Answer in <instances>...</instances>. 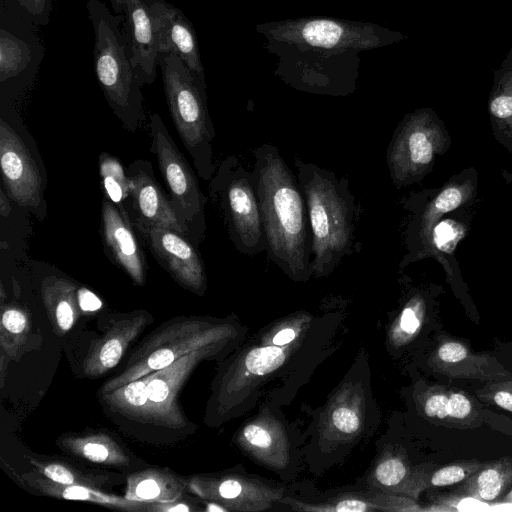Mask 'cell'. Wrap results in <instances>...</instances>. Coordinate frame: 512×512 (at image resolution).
<instances>
[{"label":"cell","mask_w":512,"mask_h":512,"mask_svg":"<svg viewBox=\"0 0 512 512\" xmlns=\"http://www.w3.org/2000/svg\"><path fill=\"white\" fill-rule=\"evenodd\" d=\"M251 152L267 256L291 279L306 281L312 276V235L297 176L276 146L265 143Z\"/></svg>","instance_id":"obj_2"},{"label":"cell","mask_w":512,"mask_h":512,"mask_svg":"<svg viewBox=\"0 0 512 512\" xmlns=\"http://www.w3.org/2000/svg\"><path fill=\"white\" fill-rule=\"evenodd\" d=\"M11 212L9 199L3 189L0 190V213L2 217H8Z\"/></svg>","instance_id":"obj_43"},{"label":"cell","mask_w":512,"mask_h":512,"mask_svg":"<svg viewBox=\"0 0 512 512\" xmlns=\"http://www.w3.org/2000/svg\"><path fill=\"white\" fill-rule=\"evenodd\" d=\"M153 16L159 54L180 57L198 78L205 81L204 67L193 24L180 9L165 0H145Z\"/></svg>","instance_id":"obj_17"},{"label":"cell","mask_w":512,"mask_h":512,"mask_svg":"<svg viewBox=\"0 0 512 512\" xmlns=\"http://www.w3.org/2000/svg\"><path fill=\"white\" fill-rule=\"evenodd\" d=\"M129 215L107 197L102 200L101 232L111 261L122 268L135 285L145 284L147 262Z\"/></svg>","instance_id":"obj_18"},{"label":"cell","mask_w":512,"mask_h":512,"mask_svg":"<svg viewBox=\"0 0 512 512\" xmlns=\"http://www.w3.org/2000/svg\"><path fill=\"white\" fill-rule=\"evenodd\" d=\"M197 510L199 509L188 498V495H185L170 502L148 503L146 512H191Z\"/></svg>","instance_id":"obj_38"},{"label":"cell","mask_w":512,"mask_h":512,"mask_svg":"<svg viewBox=\"0 0 512 512\" xmlns=\"http://www.w3.org/2000/svg\"><path fill=\"white\" fill-rule=\"evenodd\" d=\"M478 191V173L474 167L452 175L441 187L411 195L405 203L411 217L404 231L406 253L399 269L428 258L432 233L445 215L472 205Z\"/></svg>","instance_id":"obj_9"},{"label":"cell","mask_w":512,"mask_h":512,"mask_svg":"<svg viewBox=\"0 0 512 512\" xmlns=\"http://www.w3.org/2000/svg\"><path fill=\"white\" fill-rule=\"evenodd\" d=\"M78 303L82 312H96L102 307L98 296L84 287L78 288Z\"/></svg>","instance_id":"obj_40"},{"label":"cell","mask_w":512,"mask_h":512,"mask_svg":"<svg viewBox=\"0 0 512 512\" xmlns=\"http://www.w3.org/2000/svg\"><path fill=\"white\" fill-rule=\"evenodd\" d=\"M205 510L209 511V512L226 511V508L222 507L219 504H216V503H213V502H208V503H206Z\"/></svg>","instance_id":"obj_44"},{"label":"cell","mask_w":512,"mask_h":512,"mask_svg":"<svg viewBox=\"0 0 512 512\" xmlns=\"http://www.w3.org/2000/svg\"><path fill=\"white\" fill-rule=\"evenodd\" d=\"M283 358V350L278 345L260 347L247 354L245 366L251 373L263 375L278 367Z\"/></svg>","instance_id":"obj_32"},{"label":"cell","mask_w":512,"mask_h":512,"mask_svg":"<svg viewBox=\"0 0 512 512\" xmlns=\"http://www.w3.org/2000/svg\"><path fill=\"white\" fill-rule=\"evenodd\" d=\"M265 47L278 58L274 74L295 90L346 97L357 89L359 53L405 40L382 25L303 17L257 24Z\"/></svg>","instance_id":"obj_1"},{"label":"cell","mask_w":512,"mask_h":512,"mask_svg":"<svg viewBox=\"0 0 512 512\" xmlns=\"http://www.w3.org/2000/svg\"><path fill=\"white\" fill-rule=\"evenodd\" d=\"M157 63L174 126L198 175L210 181L217 167L213 162L215 129L208 111L205 81L174 54H159Z\"/></svg>","instance_id":"obj_5"},{"label":"cell","mask_w":512,"mask_h":512,"mask_svg":"<svg viewBox=\"0 0 512 512\" xmlns=\"http://www.w3.org/2000/svg\"><path fill=\"white\" fill-rule=\"evenodd\" d=\"M365 503L358 500H346L337 504L335 510L337 511H365L367 510Z\"/></svg>","instance_id":"obj_41"},{"label":"cell","mask_w":512,"mask_h":512,"mask_svg":"<svg viewBox=\"0 0 512 512\" xmlns=\"http://www.w3.org/2000/svg\"><path fill=\"white\" fill-rule=\"evenodd\" d=\"M243 435L248 443L256 447L266 448L271 444L269 432L259 425H248L245 427Z\"/></svg>","instance_id":"obj_39"},{"label":"cell","mask_w":512,"mask_h":512,"mask_svg":"<svg viewBox=\"0 0 512 512\" xmlns=\"http://www.w3.org/2000/svg\"><path fill=\"white\" fill-rule=\"evenodd\" d=\"M56 443L68 455L94 465L128 468L134 458L128 448L105 430L63 434Z\"/></svg>","instance_id":"obj_19"},{"label":"cell","mask_w":512,"mask_h":512,"mask_svg":"<svg viewBox=\"0 0 512 512\" xmlns=\"http://www.w3.org/2000/svg\"><path fill=\"white\" fill-rule=\"evenodd\" d=\"M294 166L312 235V276H328L345 257L359 251V205L346 177L299 157H294Z\"/></svg>","instance_id":"obj_3"},{"label":"cell","mask_w":512,"mask_h":512,"mask_svg":"<svg viewBox=\"0 0 512 512\" xmlns=\"http://www.w3.org/2000/svg\"><path fill=\"white\" fill-rule=\"evenodd\" d=\"M186 478L167 468H147L126 478L124 497L144 503H164L188 494Z\"/></svg>","instance_id":"obj_22"},{"label":"cell","mask_w":512,"mask_h":512,"mask_svg":"<svg viewBox=\"0 0 512 512\" xmlns=\"http://www.w3.org/2000/svg\"><path fill=\"white\" fill-rule=\"evenodd\" d=\"M31 60L26 42L5 29L0 30V81L4 82L22 72Z\"/></svg>","instance_id":"obj_29"},{"label":"cell","mask_w":512,"mask_h":512,"mask_svg":"<svg viewBox=\"0 0 512 512\" xmlns=\"http://www.w3.org/2000/svg\"><path fill=\"white\" fill-rule=\"evenodd\" d=\"M211 198L223 213L229 239L245 255L266 252L267 243L252 174L234 155L221 161L209 181Z\"/></svg>","instance_id":"obj_8"},{"label":"cell","mask_w":512,"mask_h":512,"mask_svg":"<svg viewBox=\"0 0 512 512\" xmlns=\"http://www.w3.org/2000/svg\"><path fill=\"white\" fill-rule=\"evenodd\" d=\"M149 127L151 151L157 159L169 200L187 231V237L196 246L205 235L204 206L207 199L199 187L192 167L179 151L158 114L153 113L150 116Z\"/></svg>","instance_id":"obj_10"},{"label":"cell","mask_w":512,"mask_h":512,"mask_svg":"<svg viewBox=\"0 0 512 512\" xmlns=\"http://www.w3.org/2000/svg\"><path fill=\"white\" fill-rule=\"evenodd\" d=\"M295 337V332L291 328L279 331L273 338V344L281 346L291 342Z\"/></svg>","instance_id":"obj_42"},{"label":"cell","mask_w":512,"mask_h":512,"mask_svg":"<svg viewBox=\"0 0 512 512\" xmlns=\"http://www.w3.org/2000/svg\"><path fill=\"white\" fill-rule=\"evenodd\" d=\"M0 165L9 198L42 218V178L36 162L20 136L0 120Z\"/></svg>","instance_id":"obj_12"},{"label":"cell","mask_w":512,"mask_h":512,"mask_svg":"<svg viewBox=\"0 0 512 512\" xmlns=\"http://www.w3.org/2000/svg\"><path fill=\"white\" fill-rule=\"evenodd\" d=\"M152 322V315L145 310L113 316L105 332L90 343L82 365L84 375L98 378L114 368Z\"/></svg>","instance_id":"obj_15"},{"label":"cell","mask_w":512,"mask_h":512,"mask_svg":"<svg viewBox=\"0 0 512 512\" xmlns=\"http://www.w3.org/2000/svg\"><path fill=\"white\" fill-rule=\"evenodd\" d=\"M424 410L432 418L462 420L471 413L472 404L469 398L462 393L438 392L426 399Z\"/></svg>","instance_id":"obj_30"},{"label":"cell","mask_w":512,"mask_h":512,"mask_svg":"<svg viewBox=\"0 0 512 512\" xmlns=\"http://www.w3.org/2000/svg\"><path fill=\"white\" fill-rule=\"evenodd\" d=\"M501 175L504 178L506 183H508V184L512 183V172H510L506 169H501Z\"/></svg>","instance_id":"obj_45"},{"label":"cell","mask_w":512,"mask_h":512,"mask_svg":"<svg viewBox=\"0 0 512 512\" xmlns=\"http://www.w3.org/2000/svg\"><path fill=\"white\" fill-rule=\"evenodd\" d=\"M333 425L343 433H353L359 427L358 415L349 407H338L332 414Z\"/></svg>","instance_id":"obj_36"},{"label":"cell","mask_w":512,"mask_h":512,"mask_svg":"<svg viewBox=\"0 0 512 512\" xmlns=\"http://www.w3.org/2000/svg\"><path fill=\"white\" fill-rule=\"evenodd\" d=\"M464 226L451 219L441 220L434 228L428 258L438 261L446 272L452 286L458 283L460 272L454 251L458 242L464 238Z\"/></svg>","instance_id":"obj_26"},{"label":"cell","mask_w":512,"mask_h":512,"mask_svg":"<svg viewBox=\"0 0 512 512\" xmlns=\"http://www.w3.org/2000/svg\"><path fill=\"white\" fill-rule=\"evenodd\" d=\"M99 174L105 197L124 214L129 215L125 204L129 200L130 181L121 162L113 155L106 152L101 153L99 156Z\"/></svg>","instance_id":"obj_27"},{"label":"cell","mask_w":512,"mask_h":512,"mask_svg":"<svg viewBox=\"0 0 512 512\" xmlns=\"http://www.w3.org/2000/svg\"><path fill=\"white\" fill-rule=\"evenodd\" d=\"M479 396L512 412V381L493 383L478 392Z\"/></svg>","instance_id":"obj_33"},{"label":"cell","mask_w":512,"mask_h":512,"mask_svg":"<svg viewBox=\"0 0 512 512\" xmlns=\"http://www.w3.org/2000/svg\"><path fill=\"white\" fill-rule=\"evenodd\" d=\"M406 468L397 458H390L382 462L376 469L377 480L385 486L398 484L405 476Z\"/></svg>","instance_id":"obj_35"},{"label":"cell","mask_w":512,"mask_h":512,"mask_svg":"<svg viewBox=\"0 0 512 512\" xmlns=\"http://www.w3.org/2000/svg\"><path fill=\"white\" fill-rule=\"evenodd\" d=\"M133 226L157 262L180 286L198 295L205 292L204 264L188 237L174 229Z\"/></svg>","instance_id":"obj_11"},{"label":"cell","mask_w":512,"mask_h":512,"mask_svg":"<svg viewBox=\"0 0 512 512\" xmlns=\"http://www.w3.org/2000/svg\"><path fill=\"white\" fill-rule=\"evenodd\" d=\"M94 30V71L103 94L125 128L135 131L144 119V85L131 61L123 33V17L113 15L100 0H88Z\"/></svg>","instance_id":"obj_4"},{"label":"cell","mask_w":512,"mask_h":512,"mask_svg":"<svg viewBox=\"0 0 512 512\" xmlns=\"http://www.w3.org/2000/svg\"><path fill=\"white\" fill-rule=\"evenodd\" d=\"M487 110L494 138L512 154V46L493 71Z\"/></svg>","instance_id":"obj_23"},{"label":"cell","mask_w":512,"mask_h":512,"mask_svg":"<svg viewBox=\"0 0 512 512\" xmlns=\"http://www.w3.org/2000/svg\"><path fill=\"white\" fill-rule=\"evenodd\" d=\"M512 479V471L502 464H494L481 470L473 481L472 488L483 500L499 497Z\"/></svg>","instance_id":"obj_31"},{"label":"cell","mask_w":512,"mask_h":512,"mask_svg":"<svg viewBox=\"0 0 512 512\" xmlns=\"http://www.w3.org/2000/svg\"><path fill=\"white\" fill-rule=\"evenodd\" d=\"M223 328L200 317L172 318L147 337L131 352L121 373L107 380L100 393L111 392L151 372L169 366L197 350L210 349L224 336Z\"/></svg>","instance_id":"obj_6"},{"label":"cell","mask_w":512,"mask_h":512,"mask_svg":"<svg viewBox=\"0 0 512 512\" xmlns=\"http://www.w3.org/2000/svg\"><path fill=\"white\" fill-rule=\"evenodd\" d=\"M434 362L437 369L451 377L478 379H504L510 374L487 355H475L458 341H445L436 350Z\"/></svg>","instance_id":"obj_21"},{"label":"cell","mask_w":512,"mask_h":512,"mask_svg":"<svg viewBox=\"0 0 512 512\" xmlns=\"http://www.w3.org/2000/svg\"><path fill=\"white\" fill-rule=\"evenodd\" d=\"M27 459L34 470L62 484L82 485L104 490L123 480L120 474L91 469L87 466L73 464L65 460L37 457H27Z\"/></svg>","instance_id":"obj_24"},{"label":"cell","mask_w":512,"mask_h":512,"mask_svg":"<svg viewBox=\"0 0 512 512\" xmlns=\"http://www.w3.org/2000/svg\"><path fill=\"white\" fill-rule=\"evenodd\" d=\"M20 479L30 488L43 495L58 499L93 502L108 508L130 512H146L147 504L132 501L124 496L111 494L102 489L82 485H68L55 482L36 470L23 473Z\"/></svg>","instance_id":"obj_20"},{"label":"cell","mask_w":512,"mask_h":512,"mask_svg":"<svg viewBox=\"0 0 512 512\" xmlns=\"http://www.w3.org/2000/svg\"><path fill=\"white\" fill-rule=\"evenodd\" d=\"M115 14L123 17L125 35L133 67L143 84L156 77L158 50L152 13L145 0H109Z\"/></svg>","instance_id":"obj_16"},{"label":"cell","mask_w":512,"mask_h":512,"mask_svg":"<svg viewBox=\"0 0 512 512\" xmlns=\"http://www.w3.org/2000/svg\"><path fill=\"white\" fill-rule=\"evenodd\" d=\"M476 469L472 465H449L437 470L431 477V484L436 487H444L456 484L466 479Z\"/></svg>","instance_id":"obj_34"},{"label":"cell","mask_w":512,"mask_h":512,"mask_svg":"<svg viewBox=\"0 0 512 512\" xmlns=\"http://www.w3.org/2000/svg\"><path fill=\"white\" fill-rule=\"evenodd\" d=\"M211 349L189 353L169 366L149 373L146 423L167 428H184L188 423L178 404V394L196 365Z\"/></svg>","instance_id":"obj_13"},{"label":"cell","mask_w":512,"mask_h":512,"mask_svg":"<svg viewBox=\"0 0 512 512\" xmlns=\"http://www.w3.org/2000/svg\"><path fill=\"white\" fill-rule=\"evenodd\" d=\"M29 331V318L21 307L13 304L2 305L0 342L2 352L15 356L24 344Z\"/></svg>","instance_id":"obj_28"},{"label":"cell","mask_w":512,"mask_h":512,"mask_svg":"<svg viewBox=\"0 0 512 512\" xmlns=\"http://www.w3.org/2000/svg\"><path fill=\"white\" fill-rule=\"evenodd\" d=\"M78 286L68 279L47 277L41 285L42 300L49 318L60 334L68 332L76 323L81 311L78 303Z\"/></svg>","instance_id":"obj_25"},{"label":"cell","mask_w":512,"mask_h":512,"mask_svg":"<svg viewBox=\"0 0 512 512\" xmlns=\"http://www.w3.org/2000/svg\"><path fill=\"white\" fill-rule=\"evenodd\" d=\"M450 134L429 107L407 113L396 126L386 150L390 179L397 189L422 181L436 159L451 146Z\"/></svg>","instance_id":"obj_7"},{"label":"cell","mask_w":512,"mask_h":512,"mask_svg":"<svg viewBox=\"0 0 512 512\" xmlns=\"http://www.w3.org/2000/svg\"><path fill=\"white\" fill-rule=\"evenodd\" d=\"M130 181L128 209L133 225L174 229L187 237L169 197L157 182L149 161L138 159L127 168Z\"/></svg>","instance_id":"obj_14"},{"label":"cell","mask_w":512,"mask_h":512,"mask_svg":"<svg viewBox=\"0 0 512 512\" xmlns=\"http://www.w3.org/2000/svg\"><path fill=\"white\" fill-rule=\"evenodd\" d=\"M32 17L42 25H46L52 8V0H17Z\"/></svg>","instance_id":"obj_37"}]
</instances>
